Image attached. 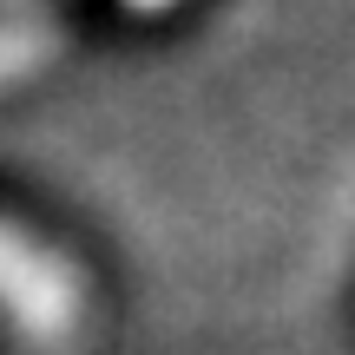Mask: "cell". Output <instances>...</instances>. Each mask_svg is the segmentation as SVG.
Returning a JSON list of instances; mask_svg holds the SVG:
<instances>
[{"label":"cell","mask_w":355,"mask_h":355,"mask_svg":"<svg viewBox=\"0 0 355 355\" xmlns=\"http://www.w3.org/2000/svg\"><path fill=\"white\" fill-rule=\"evenodd\" d=\"M79 277L46 250V243L20 237L13 224H0V316L40 349H60L79 329Z\"/></svg>","instance_id":"6da1fadb"},{"label":"cell","mask_w":355,"mask_h":355,"mask_svg":"<svg viewBox=\"0 0 355 355\" xmlns=\"http://www.w3.org/2000/svg\"><path fill=\"white\" fill-rule=\"evenodd\" d=\"M125 7H171V0H125Z\"/></svg>","instance_id":"7a4b0ae2"}]
</instances>
